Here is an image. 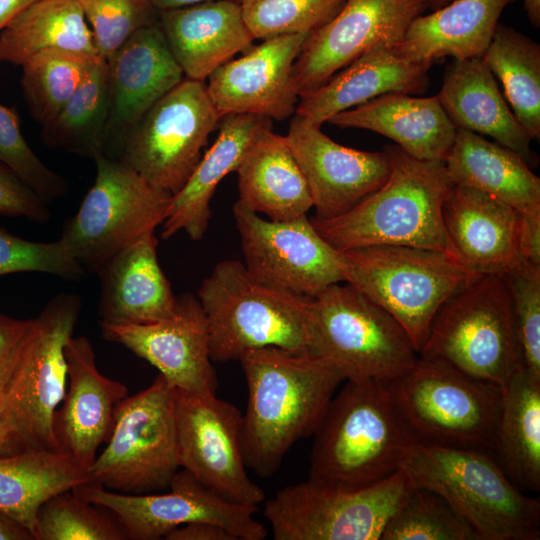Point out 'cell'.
Instances as JSON below:
<instances>
[{
  "instance_id": "6da1fadb",
  "label": "cell",
  "mask_w": 540,
  "mask_h": 540,
  "mask_svg": "<svg viewBox=\"0 0 540 540\" xmlns=\"http://www.w3.org/2000/svg\"><path fill=\"white\" fill-rule=\"evenodd\" d=\"M239 361L248 389L242 415L245 463L269 477L297 441L314 434L345 376L325 356L273 346L251 350Z\"/></svg>"
},
{
  "instance_id": "7a4b0ae2",
  "label": "cell",
  "mask_w": 540,
  "mask_h": 540,
  "mask_svg": "<svg viewBox=\"0 0 540 540\" xmlns=\"http://www.w3.org/2000/svg\"><path fill=\"white\" fill-rule=\"evenodd\" d=\"M383 150L390 161L385 183L339 216L311 218L315 229L337 250L404 245L440 251L459 261L443 219L454 187L444 161L417 159L397 145Z\"/></svg>"
},
{
  "instance_id": "3957f363",
  "label": "cell",
  "mask_w": 540,
  "mask_h": 540,
  "mask_svg": "<svg viewBox=\"0 0 540 540\" xmlns=\"http://www.w3.org/2000/svg\"><path fill=\"white\" fill-rule=\"evenodd\" d=\"M346 381L314 432L308 480L354 490L398 471L415 440L387 381Z\"/></svg>"
},
{
  "instance_id": "277c9868",
  "label": "cell",
  "mask_w": 540,
  "mask_h": 540,
  "mask_svg": "<svg viewBox=\"0 0 540 540\" xmlns=\"http://www.w3.org/2000/svg\"><path fill=\"white\" fill-rule=\"evenodd\" d=\"M198 300L208 323L212 361L240 360L268 346L319 355L311 298L257 281L238 260L219 262L203 280Z\"/></svg>"
},
{
  "instance_id": "5b68a950",
  "label": "cell",
  "mask_w": 540,
  "mask_h": 540,
  "mask_svg": "<svg viewBox=\"0 0 540 540\" xmlns=\"http://www.w3.org/2000/svg\"><path fill=\"white\" fill-rule=\"evenodd\" d=\"M400 469L443 497L478 540H538L540 501L518 489L487 452L415 442Z\"/></svg>"
},
{
  "instance_id": "8992f818",
  "label": "cell",
  "mask_w": 540,
  "mask_h": 540,
  "mask_svg": "<svg viewBox=\"0 0 540 540\" xmlns=\"http://www.w3.org/2000/svg\"><path fill=\"white\" fill-rule=\"evenodd\" d=\"M344 282L387 311L418 354L441 306L479 274L436 250L370 245L338 250Z\"/></svg>"
},
{
  "instance_id": "52a82bcc",
  "label": "cell",
  "mask_w": 540,
  "mask_h": 540,
  "mask_svg": "<svg viewBox=\"0 0 540 540\" xmlns=\"http://www.w3.org/2000/svg\"><path fill=\"white\" fill-rule=\"evenodd\" d=\"M387 384L415 442L493 452L499 386L420 356Z\"/></svg>"
},
{
  "instance_id": "ba28073f",
  "label": "cell",
  "mask_w": 540,
  "mask_h": 540,
  "mask_svg": "<svg viewBox=\"0 0 540 540\" xmlns=\"http://www.w3.org/2000/svg\"><path fill=\"white\" fill-rule=\"evenodd\" d=\"M419 356L501 389L518 367L511 301L501 275H479L439 309Z\"/></svg>"
},
{
  "instance_id": "9c48e42d",
  "label": "cell",
  "mask_w": 540,
  "mask_h": 540,
  "mask_svg": "<svg viewBox=\"0 0 540 540\" xmlns=\"http://www.w3.org/2000/svg\"><path fill=\"white\" fill-rule=\"evenodd\" d=\"M175 387L161 374L116 407L104 450L89 468L91 481L108 490L147 494L169 488L180 468Z\"/></svg>"
},
{
  "instance_id": "30bf717a",
  "label": "cell",
  "mask_w": 540,
  "mask_h": 540,
  "mask_svg": "<svg viewBox=\"0 0 540 540\" xmlns=\"http://www.w3.org/2000/svg\"><path fill=\"white\" fill-rule=\"evenodd\" d=\"M311 314L318 354L330 359L345 380L390 381L419 356L396 319L346 282L311 297Z\"/></svg>"
},
{
  "instance_id": "8fae6325",
  "label": "cell",
  "mask_w": 540,
  "mask_h": 540,
  "mask_svg": "<svg viewBox=\"0 0 540 540\" xmlns=\"http://www.w3.org/2000/svg\"><path fill=\"white\" fill-rule=\"evenodd\" d=\"M96 179L60 240L85 271L96 272L117 252L166 219L172 194L159 189L119 160L94 158Z\"/></svg>"
},
{
  "instance_id": "7c38bea8",
  "label": "cell",
  "mask_w": 540,
  "mask_h": 540,
  "mask_svg": "<svg viewBox=\"0 0 540 540\" xmlns=\"http://www.w3.org/2000/svg\"><path fill=\"white\" fill-rule=\"evenodd\" d=\"M222 116L206 83L184 77L123 136L110 157L173 195L194 171Z\"/></svg>"
},
{
  "instance_id": "4fadbf2b",
  "label": "cell",
  "mask_w": 540,
  "mask_h": 540,
  "mask_svg": "<svg viewBox=\"0 0 540 540\" xmlns=\"http://www.w3.org/2000/svg\"><path fill=\"white\" fill-rule=\"evenodd\" d=\"M401 469L361 489H336L310 480L279 489L264 506L275 540H380L411 490Z\"/></svg>"
},
{
  "instance_id": "5bb4252c",
  "label": "cell",
  "mask_w": 540,
  "mask_h": 540,
  "mask_svg": "<svg viewBox=\"0 0 540 540\" xmlns=\"http://www.w3.org/2000/svg\"><path fill=\"white\" fill-rule=\"evenodd\" d=\"M81 310L75 294L54 296L31 319L18 359L5 387L27 448L58 450L53 433L55 410L67 384L64 347L73 336Z\"/></svg>"
},
{
  "instance_id": "9a60e30c",
  "label": "cell",
  "mask_w": 540,
  "mask_h": 540,
  "mask_svg": "<svg viewBox=\"0 0 540 540\" xmlns=\"http://www.w3.org/2000/svg\"><path fill=\"white\" fill-rule=\"evenodd\" d=\"M163 494H126L88 482L72 488L83 500L109 511L127 539L158 540L192 522H210L237 540H263L265 527L254 518L258 507L228 500L198 481L186 469L173 476Z\"/></svg>"
},
{
  "instance_id": "2e32d148",
  "label": "cell",
  "mask_w": 540,
  "mask_h": 540,
  "mask_svg": "<svg viewBox=\"0 0 540 540\" xmlns=\"http://www.w3.org/2000/svg\"><path fill=\"white\" fill-rule=\"evenodd\" d=\"M174 401L180 467L218 495L258 507L265 493L246 471L238 408L216 395L176 388Z\"/></svg>"
},
{
  "instance_id": "e0dca14e",
  "label": "cell",
  "mask_w": 540,
  "mask_h": 540,
  "mask_svg": "<svg viewBox=\"0 0 540 540\" xmlns=\"http://www.w3.org/2000/svg\"><path fill=\"white\" fill-rule=\"evenodd\" d=\"M244 266L257 281L296 295L314 297L344 282L338 250L306 215L288 221L264 219L235 203Z\"/></svg>"
},
{
  "instance_id": "ac0fdd59",
  "label": "cell",
  "mask_w": 540,
  "mask_h": 540,
  "mask_svg": "<svg viewBox=\"0 0 540 540\" xmlns=\"http://www.w3.org/2000/svg\"><path fill=\"white\" fill-rule=\"evenodd\" d=\"M427 9V0H346L332 20L309 34L294 63L299 97L365 52L399 43Z\"/></svg>"
},
{
  "instance_id": "d6986e66",
  "label": "cell",
  "mask_w": 540,
  "mask_h": 540,
  "mask_svg": "<svg viewBox=\"0 0 540 540\" xmlns=\"http://www.w3.org/2000/svg\"><path fill=\"white\" fill-rule=\"evenodd\" d=\"M106 340L122 344L146 360L176 389L216 395L217 377L209 349L208 323L194 295L177 296L174 312L147 324L100 322Z\"/></svg>"
},
{
  "instance_id": "ffe728a7",
  "label": "cell",
  "mask_w": 540,
  "mask_h": 540,
  "mask_svg": "<svg viewBox=\"0 0 540 540\" xmlns=\"http://www.w3.org/2000/svg\"><path fill=\"white\" fill-rule=\"evenodd\" d=\"M306 179L318 219L339 216L380 188L390 173L387 153L340 145L321 126L294 114L286 135Z\"/></svg>"
},
{
  "instance_id": "44dd1931",
  "label": "cell",
  "mask_w": 540,
  "mask_h": 540,
  "mask_svg": "<svg viewBox=\"0 0 540 540\" xmlns=\"http://www.w3.org/2000/svg\"><path fill=\"white\" fill-rule=\"evenodd\" d=\"M309 33L264 39L237 58L218 67L206 88L216 108L225 114H251L284 120L299 101L294 63Z\"/></svg>"
},
{
  "instance_id": "7402d4cb",
  "label": "cell",
  "mask_w": 540,
  "mask_h": 540,
  "mask_svg": "<svg viewBox=\"0 0 540 540\" xmlns=\"http://www.w3.org/2000/svg\"><path fill=\"white\" fill-rule=\"evenodd\" d=\"M67 384L62 405L53 417L58 450L89 470L100 445L114 425L117 405L128 396L127 387L99 372L92 344L72 336L64 347Z\"/></svg>"
},
{
  "instance_id": "603a6c76",
  "label": "cell",
  "mask_w": 540,
  "mask_h": 540,
  "mask_svg": "<svg viewBox=\"0 0 540 540\" xmlns=\"http://www.w3.org/2000/svg\"><path fill=\"white\" fill-rule=\"evenodd\" d=\"M110 118L106 154L184 78L166 43L159 22L133 34L107 60Z\"/></svg>"
},
{
  "instance_id": "cb8c5ba5",
  "label": "cell",
  "mask_w": 540,
  "mask_h": 540,
  "mask_svg": "<svg viewBox=\"0 0 540 540\" xmlns=\"http://www.w3.org/2000/svg\"><path fill=\"white\" fill-rule=\"evenodd\" d=\"M460 263L479 275H505L522 261L520 212L474 188L454 185L443 207Z\"/></svg>"
},
{
  "instance_id": "d4e9b609",
  "label": "cell",
  "mask_w": 540,
  "mask_h": 540,
  "mask_svg": "<svg viewBox=\"0 0 540 540\" xmlns=\"http://www.w3.org/2000/svg\"><path fill=\"white\" fill-rule=\"evenodd\" d=\"M159 26L184 77L203 81L255 38L248 29L241 3L208 0L159 11Z\"/></svg>"
},
{
  "instance_id": "484cf974",
  "label": "cell",
  "mask_w": 540,
  "mask_h": 540,
  "mask_svg": "<svg viewBox=\"0 0 540 540\" xmlns=\"http://www.w3.org/2000/svg\"><path fill=\"white\" fill-rule=\"evenodd\" d=\"M155 231L106 260L95 272L100 279V322L147 324L168 318L176 298L157 256Z\"/></svg>"
},
{
  "instance_id": "4316f807",
  "label": "cell",
  "mask_w": 540,
  "mask_h": 540,
  "mask_svg": "<svg viewBox=\"0 0 540 540\" xmlns=\"http://www.w3.org/2000/svg\"><path fill=\"white\" fill-rule=\"evenodd\" d=\"M432 65L405 60L392 46L375 47L301 95L295 114L321 126L332 116L386 93H422L429 86Z\"/></svg>"
},
{
  "instance_id": "83f0119b",
  "label": "cell",
  "mask_w": 540,
  "mask_h": 540,
  "mask_svg": "<svg viewBox=\"0 0 540 540\" xmlns=\"http://www.w3.org/2000/svg\"><path fill=\"white\" fill-rule=\"evenodd\" d=\"M272 129V120L251 114H225L219 133L204 153L183 187L172 195L163 221L161 237L169 239L184 231L192 240H200L211 218L210 201L222 179L236 172L254 141Z\"/></svg>"
},
{
  "instance_id": "f1b7e54d",
  "label": "cell",
  "mask_w": 540,
  "mask_h": 540,
  "mask_svg": "<svg viewBox=\"0 0 540 540\" xmlns=\"http://www.w3.org/2000/svg\"><path fill=\"white\" fill-rule=\"evenodd\" d=\"M456 128L491 137L518 153L531 167L537 155L531 138L501 93L495 76L482 58L454 60L447 66L436 95Z\"/></svg>"
},
{
  "instance_id": "f546056e",
  "label": "cell",
  "mask_w": 540,
  "mask_h": 540,
  "mask_svg": "<svg viewBox=\"0 0 540 540\" xmlns=\"http://www.w3.org/2000/svg\"><path fill=\"white\" fill-rule=\"evenodd\" d=\"M327 123L373 131L393 140L409 155L444 161L456 134L437 96L391 92L332 116Z\"/></svg>"
},
{
  "instance_id": "4dcf8cb0",
  "label": "cell",
  "mask_w": 540,
  "mask_h": 540,
  "mask_svg": "<svg viewBox=\"0 0 540 540\" xmlns=\"http://www.w3.org/2000/svg\"><path fill=\"white\" fill-rule=\"evenodd\" d=\"M515 0H453L417 17L403 39L392 46L408 61L433 64L438 59L482 58L504 9Z\"/></svg>"
},
{
  "instance_id": "1f68e13d",
  "label": "cell",
  "mask_w": 540,
  "mask_h": 540,
  "mask_svg": "<svg viewBox=\"0 0 540 540\" xmlns=\"http://www.w3.org/2000/svg\"><path fill=\"white\" fill-rule=\"evenodd\" d=\"M237 204L273 221H288L313 207L306 179L286 136L272 129L250 146L236 170Z\"/></svg>"
},
{
  "instance_id": "d6a6232c",
  "label": "cell",
  "mask_w": 540,
  "mask_h": 540,
  "mask_svg": "<svg viewBox=\"0 0 540 540\" xmlns=\"http://www.w3.org/2000/svg\"><path fill=\"white\" fill-rule=\"evenodd\" d=\"M444 164L454 185L487 193L520 213L540 212V178L518 153L457 128Z\"/></svg>"
},
{
  "instance_id": "836d02e7",
  "label": "cell",
  "mask_w": 540,
  "mask_h": 540,
  "mask_svg": "<svg viewBox=\"0 0 540 540\" xmlns=\"http://www.w3.org/2000/svg\"><path fill=\"white\" fill-rule=\"evenodd\" d=\"M91 481L89 471L70 455L29 448L0 456V512L35 538L37 514L51 496Z\"/></svg>"
},
{
  "instance_id": "e575fe53",
  "label": "cell",
  "mask_w": 540,
  "mask_h": 540,
  "mask_svg": "<svg viewBox=\"0 0 540 540\" xmlns=\"http://www.w3.org/2000/svg\"><path fill=\"white\" fill-rule=\"evenodd\" d=\"M493 452L521 491L540 489V378L517 367L502 388Z\"/></svg>"
},
{
  "instance_id": "d590c367",
  "label": "cell",
  "mask_w": 540,
  "mask_h": 540,
  "mask_svg": "<svg viewBox=\"0 0 540 540\" xmlns=\"http://www.w3.org/2000/svg\"><path fill=\"white\" fill-rule=\"evenodd\" d=\"M49 49L99 56L76 0H37L0 31V62L22 66L33 55Z\"/></svg>"
},
{
  "instance_id": "8d00e7d4",
  "label": "cell",
  "mask_w": 540,
  "mask_h": 540,
  "mask_svg": "<svg viewBox=\"0 0 540 540\" xmlns=\"http://www.w3.org/2000/svg\"><path fill=\"white\" fill-rule=\"evenodd\" d=\"M110 106L107 61L100 57L61 110L42 125L43 143L84 158L106 154Z\"/></svg>"
},
{
  "instance_id": "74e56055",
  "label": "cell",
  "mask_w": 540,
  "mask_h": 540,
  "mask_svg": "<svg viewBox=\"0 0 540 540\" xmlns=\"http://www.w3.org/2000/svg\"><path fill=\"white\" fill-rule=\"evenodd\" d=\"M482 60L504 89L505 99L531 140L540 139V45L498 23Z\"/></svg>"
},
{
  "instance_id": "f35d334b",
  "label": "cell",
  "mask_w": 540,
  "mask_h": 540,
  "mask_svg": "<svg viewBox=\"0 0 540 540\" xmlns=\"http://www.w3.org/2000/svg\"><path fill=\"white\" fill-rule=\"evenodd\" d=\"M98 55L49 49L21 67V89L28 110L41 125L51 120L85 79Z\"/></svg>"
},
{
  "instance_id": "ab89813d",
  "label": "cell",
  "mask_w": 540,
  "mask_h": 540,
  "mask_svg": "<svg viewBox=\"0 0 540 540\" xmlns=\"http://www.w3.org/2000/svg\"><path fill=\"white\" fill-rule=\"evenodd\" d=\"M380 540L478 538L443 497L432 490L412 486L404 502L386 523Z\"/></svg>"
},
{
  "instance_id": "60d3db41",
  "label": "cell",
  "mask_w": 540,
  "mask_h": 540,
  "mask_svg": "<svg viewBox=\"0 0 540 540\" xmlns=\"http://www.w3.org/2000/svg\"><path fill=\"white\" fill-rule=\"evenodd\" d=\"M115 517L98 510L72 490L51 496L39 508L36 540H126Z\"/></svg>"
},
{
  "instance_id": "b9f144b4",
  "label": "cell",
  "mask_w": 540,
  "mask_h": 540,
  "mask_svg": "<svg viewBox=\"0 0 540 540\" xmlns=\"http://www.w3.org/2000/svg\"><path fill=\"white\" fill-rule=\"evenodd\" d=\"M346 0H243L244 21L255 39L312 33L332 20Z\"/></svg>"
},
{
  "instance_id": "7bdbcfd3",
  "label": "cell",
  "mask_w": 540,
  "mask_h": 540,
  "mask_svg": "<svg viewBox=\"0 0 540 540\" xmlns=\"http://www.w3.org/2000/svg\"><path fill=\"white\" fill-rule=\"evenodd\" d=\"M503 277L510 295L518 367L540 378V266L522 261Z\"/></svg>"
},
{
  "instance_id": "ee69618b",
  "label": "cell",
  "mask_w": 540,
  "mask_h": 540,
  "mask_svg": "<svg viewBox=\"0 0 540 540\" xmlns=\"http://www.w3.org/2000/svg\"><path fill=\"white\" fill-rule=\"evenodd\" d=\"M91 26L100 57L107 60L133 34L159 22L151 0H76Z\"/></svg>"
},
{
  "instance_id": "f6af8a7d",
  "label": "cell",
  "mask_w": 540,
  "mask_h": 540,
  "mask_svg": "<svg viewBox=\"0 0 540 540\" xmlns=\"http://www.w3.org/2000/svg\"><path fill=\"white\" fill-rule=\"evenodd\" d=\"M0 163L16 173L46 202L68 194L69 182L46 166L23 137L18 116L0 104Z\"/></svg>"
},
{
  "instance_id": "bcb514c9",
  "label": "cell",
  "mask_w": 540,
  "mask_h": 540,
  "mask_svg": "<svg viewBox=\"0 0 540 540\" xmlns=\"http://www.w3.org/2000/svg\"><path fill=\"white\" fill-rule=\"evenodd\" d=\"M18 272L46 273L67 281L86 274L60 239L34 242L0 229V276Z\"/></svg>"
},
{
  "instance_id": "7dc6e473",
  "label": "cell",
  "mask_w": 540,
  "mask_h": 540,
  "mask_svg": "<svg viewBox=\"0 0 540 540\" xmlns=\"http://www.w3.org/2000/svg\"><path fill=\"white\" fill-rule=\"evenodd\" d=\"M0 215L25 217L36 223L50 219L47 202L16 173L0 163Z\"/></svg>"
},
{
  "instance_id": "c3c4849f",
  "label": "cell",
  "mask_w": 540,
  "mask_h": 540,
  "mask_svg": "<svg viewBox=\"0 0 540 540\" xmlns=\"http://www.w3.org/2000/svg\"><path fill=\"white\" fill-rule=\"evenodd\" d=\"M30 324L31 319L19 320L0 313V392L11 378Z\"/></svg>"
},
{
  "instance_id": "681fc988",
  "label": "cell",
  "mask_w": 540,
  "mask_h": 540,
  "mask_svg": "<svg viewBox=\"0 0 540 540\" xmlns=\"http://www.w3.org/2000/svg\"><path fill=\"white\" fill-rule=\"evenodd\" d=\"M27 448L17 427L6 388L0 392V456Z\"/></svg>"
},
{
  "instance_id": "f907efd6",
  "label": "cell",
  "mask_w": 540,
  "mask_h": 540,
  "mask_svg": "<svg viewBox=\"0 0 540 540\" xmlns=\"http://www.w3.org/2000/svg\"><path fill=\"white\" fill-rule=\"evenodd\" d=\"M519 247L525 261L540 266V212L520 213Z\"/></svg>"
},
{
  "instance_id": "816d5d0a",
  "label": "cell",
  "mask_w": 540,
  "mask_h": 540,
  "mask_svg": "<svg viewBox=\"0 0 540 540\" xmlns=\"http://www.w3.org/2000/svg\"><path fill=\"white\" fill-rule=\"evenodd\" d=\"M166 540H237L224 527L210 522H192L172 530Z\"/></svg>"
},
{
  "instance_id": "f5cc1de1",
  "label": "cell",
  "mask_w": 540,
  "mask_h": 540,
  "mask_svg": "<svg viewBox=\"0 0 540 540\" xmlns=\"http://www.w3.org/2000/svg\"><path fill=\"white\" fill-rule=\"evenodd\" d=\"M0 540H35L22 525L0 512Z\"/></svg>"
},
{
  "instance_id": "db71d44e",
  "label": "cell",
  "mask_w": 540,
  "mask_h": 540,
  "mask_svg": "<svg viewBox=\"0 0 540 540\" xmlns=\"http://www.w3.org/2000/svg\"><path fill=\"white\" fill-rule=\"evenodd\" d=\"M37 0H0V31L22 10Z\"/></svg>"
},
{
  "instance_id": "11a10c76",
  "label": "cell",
  "mask_w": 540,
  "mask_h": 540,
  "mask_svg": "<svg viewBox=\"0 0 540 540\" xmlns=\"http://www.w3.org/2000/svg\"><path fill=\"white\" fill-rule=\"evenodd\" d=\"M158 11L185 7L208 0H151ZM242 3L243 0H234Z\"/></svg>"
},
{
  "instance_id": "9f6ffc18",
  "label": "cell",
  "mask_w": 540,
  "mask_h": 540,
  "mask_svg": "<svg viewBox=\"0 0 540 540\" xmlns=\"http://www.w3.org/2000/svg\"><path fill=\"white\" fill-rule=\"evenodd\" d=\"M524 9L529 22L536 28L540 27V0H523Z\"/></svg>"
},
{
  "instance_id": "6f0895ef",
  "label": "cell",
  "mask_w": 540,
  "mask_h": 540,
  "mask_svg": "<svg viewBox=\"0 0 540 540\" xmlns=\"http://www.w3.org/2000/svg\"><path fill=\"white\" fill-rule=\"evenodd\" d=\"M453 0H427V8L431 11L438 10Z\"/></svg>"
}]
</instances>
